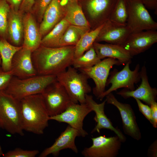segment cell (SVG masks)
<instances>
[{
	"instance_id": "6da1fadb",
	"label": "cell",
	"mask_w": 157,
	"mask_h": 157,
	"mask_svg": "<svg viewBox=\"0 0 157 157\" xmlns=\"http://www.w3.org/2000/svg\"><path fill=\"white\" fill-rule=\"evenodd\" d=\"M74 46L50 47L41 45L32 53V58L37 74L56 76L71 66Z\"/></svg>"
},
{
	"instance_id": "7a4b0ae2",
	"label": "cell",
	"mask_w": 157,
	"mask_h": 157,
	"mask_svg": "<svg viewBox=\"0 0 157 157\" xmlns=\"http://www.w3.org/2000/svg\"><path fill=\"white\" fill-rule=\"evenodd\" d=\"M22 128L37 135L44 133L48 126L49 115L41 94L26 97L20 100Z\"/></svg>"
},
{
	"instance_id": "3957f363",
	"label": "cell",
	"mask_w": 157,
	"mask_h": 157,
	"mask_svg": "<svg viewBox=\"0 0 157 157\" xmlns=\"http://www.w3.org/2000/svg\"><path fill=\"white\" fill-rule=\"evenodd\" d=\"M0 128L12 134L24 135L20 100L0 91Z\"/></svg>"
},
{
	"instance_id": "277c9868",
	"label": "cell",
	"mask_w": 157,
	"mask_h": 157,
	"mask_svg": "<svg viewBox=\"0 0 157 157\" xmlns=\"http://www.w3.org/2000/svg\"><path fill=\"white\" fill-rule=\"evenodd\" d=\"M57 81L65 88L72 101L80 104L86 103L85 95L92 88L88 83V77L72 66L56 76Z\"/></svg>"
},
{
	"instance_id": "5b68a950",
	"label": "cell",
	"mask_w": 157,
	"mask_h": 157,
	"mask_svg": "<svg viewBox=\"0 0 157 157\" xmlns=\"http://www.w3.org/2000/svg\"><path fill=\"white\" fill-rule=\"evenodd\" d=\"M53 75H36L21 79L13 76L5 90L19 100L30 95L41 94L50 84L56 81Z\"/></svg>"
},
{
	"instance_id": "8992f818",
	"label": "cell",
	"mask_w": 157,
	"mask_h": 157,
	"mask_svg": "<svg viewBox=\"0 0 157 157\" xmlns=\"http://www.w3.org/2000/svg\"><path fill=\"white\" fill-rule=\"evenodd\" d=\"M126 24L132 32L156 30L157 23L152 18L142 0H127Z\"/></svg>"
},
{
	"instance_id": "52a82bcc",
	"label": "cell",
	"mask_w": 157,
	"mask_h": 157,
	"mask_svg": "<svg viewBox=\"0 0 157 157\" xmlns=\"http://www.w3.org/2000/svg\"><path fill=\"white\" fill-rule=\"evenodd\" d=\"M41 94L50 117L63 112L73 102L64 87L57 80Z\"/></svg>"
},
{
	"instance_id": "ba28073f",
	"label": "cell",
	"mask_w": 157,
	"mask_h": 157,
	"mask_svg": "<svg viewBox=\"0 0 157 157\" xmlns=\"http://www.w3.org/2000/svg\"><path fill=\"white\" fill-rule=\"evenodd\" d=\"M131 63L129 62L126 63L124 67L120 71L116 70L111 73V75L107 80L106 85L111 84V85L100 97L99 99L100 100L110 93L121 88H126L131 90L135 89V84L141 79L140 65L137 64L134 69L131 70L129 67Z\"/></svg>"
},
{
	"instance_id": "9c48e42d",
	"label": "cell",
	"mask_w": 157,
	"mask_h": 157,
	"mask_svg": "<svg viewBox=\"0 0 157 157\" xmlns=\"http://www.w3.org/2000/svg\"><path fill=\"white\" fill-rule=\"evenodd\" d=\"M92 111L86 103L78 104L72 102L66 109L61 113L49 117V120L59 122H64L78 130L81 136L84 137L88 133L83 128V120L86 116Z\"/></svg>"
},
{
	"instance_id": "30bf717a",
	"label": "cell",
	"mask_w": 157,
	"mask_h": 157,
	"mask_svg": "<svg viewBox=\"0 0 157 157\" xmlns=\"http://www.w3.org/2000/svg\"><path fill=\"white\" fill-rule=\"evenodd\" d=\"M122 65L117 60L106 58L94 66L87 68L78 69L93 80L95 86L93 89L94 94L99 99L105 91V88L110 70L114 65Z\"/></svg>"
},
{
	"instance_id": "8fae6325",
	"label": "cell",
	"mask_w": 157,
	"mask_h": 157,
	"mask_svg": "<svg viewBox=\"0 0 157 157\" xmlns=\"http://www.w3.org/2000/svg\"><path fill=\"white\" fill-rule=\"evenodd\" d=\"M92 144L81 152L85 157H116L121 149L122 142L117 136L100 135L91 138Z\"/></svg>"
},
{
	"instance_id": "7c38bea8",
	"label": "cell",
	"mask_w": 157,
	"mask_h": 157,
	"mask_svg": "<svg viewBox=\"0 0 157 157\" xmlns=\"http://www.w3.org/2000/svg\"><path fill=\"white\" fill-rule=\"evenodd\" d=\"M106 97V102L114 106L119 111L124 133L135 140H140L142 138L141 133L136 122L135 113L131 106L119 101L112 92Z\"/></svg>"
},
{
	"instance_id": "4fadbf2b",
	"label": "cell",
	"mask_w": 157,
	"mask_h": 157,
	"mask_svg": "<svg viewBox=\"0 0 157 157\" xmlns=\"http://www.w3.org/2000/svg\"><path fill=\"white\" fill-rule=\"evenodd\" d=\"M157 42L156 30L132 32L121 45L133 56L142 53Z\"/></svg>"
},
{
	"instance_id": "5bb4252c",
	"label": "cell",
	"mask_w": 157,
	"mask_h": 157,
	"mask_svg": "<svg viewBox=\"0 0 157 157\" xmlns=\"http://www.w3.org/2000/svg\"><path fill=\"white\" fill-rule=\"evenodd\" d=\"M131 33L126 24H119L109 19L104 23L95 42L122 45Z\"/></svg>"
},
{
	"instance_id": "9a60e30c",
	"label": "cell",
	"mask_w": 157,
	"mask_h": 157,
	"mask_svg": "<svg viewBox=\"0 0 157 157\" xmlns=\"http://www.w3.org/2000/svg\"><path fill=\"white\" fill-rule=\"evenodd\" d=\"M85 100L86 103L95 113L94 119L97 124L91 133L97 132L99 133L102 129L110 130L115 133L122 142H125L126 140L125 136L119 129L113 126L112 122L105 113L106 100L101 103L98 104L93 99L92 95L87 94L85 95Z\"/></svg>"
},
{
	"instance_id": "2e32d148",
	"label": "cell",
	"mask_w": 157,
	"mask_h": 157,
	"mask_svg": "<svg viewBox=\"0 0 157 157\" xmlns=\"http://www.w3.org/2000/svg\"><path fill=\"white\" fill-rule=\"evenodd\" d=\"M80 136L81 134L78 130L68 125L52 145L45 149L39 157H46L50 154L57 156L61 151L67 149L77 154L78 150L75 144V139L77 137Z\"/></svg>"
},
{
	"instance_id": "e0dca14e",
	"label": "cell",
	"mask_w": 157,
	"mask_h": 157,
	"mask_svg": "<svg viewBox=\"0 0 157 157\" xmlns=\"http://www.w3.org/2000/svg\"><path fill=\"white\" fill-rule=\"evenodd\" d=\"M140 72L141 82L137 89L132 90L124 89L117 94L125 99L130 97L138 99L150 106L152 102L156 101L157 89L152 88L149 84L145 65Z\"/></svg>"
},
{
	"instance_id": "ac0fdd59",
	"label": "cell",
	"mask_w": 157,
	"mask_h": 157,
	"mask_svg": "<svg viewBox=\"0 0 157 157\" xmlns=\"http://www.w3.org/2000/svg\"><path fill=\"white\" fill-rule=\"evenodd\" d=\"M32 52L22 48L14 56L11 71L13 76L23 79L37 75L32 58Z\"/></svg>"
},
{
	"instance_id": "d6986e66",
	"label": "cell",
	"mask_w": 157,
	"mask_h": 157,
	"mask_svg": "<svg viewBox=\"0 0 157 157\" xmlns=\"http://www.w3.org/2000/svg\"><path fill=\"white\" fill-rule=\"evenodd\" d=\"M23 41L22 46L33 52L41 45L42 37L34 15L28 12L23 16Z\"/></svg>"
},
{
	"instance_id": "ffe728a7",
	"label": "cell",
	"mask_w": 157,
	"mask_h": 157,
	"mask_svg": "<svg viewBox=\"0 0 157 157\" xmlns=\"http://www.w3.org/2000/svg\"><path fill=\"white\" fill-rule=\"evenodd\" d=\"M117 0H89L87 9L95 28L109 19Z\"/></svg>"
},
{
	"instance_id": "44dd1931",
	"label": "cell",
	"mask_w": 157,
	"mask_h": 157,
	"mask_svg": "<svg viewBox=\"0 0 157 157\" xmlns=\"http://www.w3.org/2000/svg\"><path fill=\"white\" fill-rule=\"evenodd\" d=\"M64 8L60 0H52L44 13L39 27L42 36H45L63 18Z\"/></svg>"
},
{
	"instance_id": "7402d4cb",
	"label": "cell",
	"mask_w": 157,
	"mask_h": 157,
	"mask_svg": "<svg viewBox=\"0 0 157 157\" xmlns=\"http://www.w3.org/2000/svg\"><path fill=\"white\" fill-rule=\"evenodd\" d=\"M93 46L98 57L101 60L109 58L117 60L122 64L131 63L133 56L121 45L95 42Z\"/></svg>"
},
{
	"instance_id": "603a6c76",
	"label": "cell",
	"mask_w": 157,
	"mask_h": 157,
	"mask_svg": "<svg viewBox=\"0 0 157 157\" xmlns=\"http://www.w3.org/2000/svg\"><path fill=\"white\" fill-rule=\"evenodd\" d=\"M24 14L11 9L8 14L7 26L8 37L13 45L20 46L23 38ZM8 38V37H7Z\"/></svg>"
},
{
	"instance_id": "cb8c5ba5",
	"label": "cell",
	"mask_w": 157,
	"mask_h": 157,
	"mask_svg": "<svg viewBox=\"0 0 157 157\" xmlns=\"http://www.w3.org/2000/svg\"><path fill=\"white\" fill-rule=\"evenodd\" d=\"M64 8L63 18L70 25L90 28V25L77 1L68 2Z\"/></svg>"
},
{
	"instance_id": "d4e9b609",
	"label": "cell",
	"mask_w": 157,
	"mask_h": 157,
	"mask_svg": "<svg viewBox=\"0 0 157 157\" xmlns=\"http://www.w3.org/2000/svg\"><path fill=\"white\" fill-rule=\"evenodd\" d=\"M70 25L64 18L42 38L41 45L50 47H59V41Z\"/></svg>"
},
{
	"instance_id": "484cf974",
	"label": "cell",
	"mask_w": 157,
	"mask_h": 157,
	"mask_svg": "<svg viewBox=\"0 0 157 157\" xmlns=\"http://www.w3.org/2000/svg\"><path fill=\"white\" fill-rule=\"evenodd\" d=\"M22 46H15L4 39H0V54L1 59V67L5 72L11 70V63L15 54Z\"/></svg>"
},
{
	"instance_id": "4316f807",
	"label": "cell",
	"mask_w": 157,
	"mask_h": 157,
	"mask_svg": "<svg viewBox=\"0 0 157 157\" xmlns=\"http://www.w3.org/2000/svg\"><path fill=\"white\" fill-rule=\"evenodd\" d=\"M90 31V28L70 25L59 41V47L75 46L81 37Z\"/></svg>"
},
{
	"instance_id": "83f0119b",
	"label": "cell",
	"mask_w": 157,
	"mask_h": 157,
	"mask_svg": "<svg viewBox=\"0 0 157 157\" xmlns=\"http://www.w3.org/2000/svg\"><path fill=\"white\" fill-rule=\"evenodd\" d=\"M104 23L86 32L81 37L75 46L74 58L80 56L93 46Z\"/></svg>"
},
{
	"instance_id": "f1b7e54d",
	"label": "cell",
	"mask_w": 157,
	"mask_h": 157,
	"mask_svg": "<svg viewBox=\"0 0 157 157\" xmlns=\"http://www.w3.org/2000/svg\"><path fill=\"white\" fill-rule=\"evenodd\" d=\"M101 60L98 57L93 46L82 55L74 58L71 66L78 70L87 68L94 66Z\"/></svg>"
},
{
	"instance_id": "f546056e",
	"label": "cell",
	"mask_w": 157,
	"mask_h": 157,
	"mask_svg": "<svg viewBox=\"0 0 157 157\" xmlns=\"http://www.w3.org/2000/svg\"><path fill=\"white\" fill-rule=\"evenodd\" d=\"M127 18V0H117L109 19L119 24H126Z\"/></svg>"
},
{
	"instance_id": "4dcf8cb0",
	"label": "cell",
	"mask_w": 157,
	"mask_h": 157,
	"mask_svg": "<svg viewBox=\"0 0 157 157\" xmlns=\"http://www.w3.org/2000/svg\"><path fill=\"white\" fill-rule=\"evenodd\" d=\"M10 9L6 0H0V39L6 40L8 37V18Z\"/></svg>"
},
{
	"instance_id": "1f68e13d",
	"label": "cell",
	"mask_w": 157,
	"mask_h": 157,
	"mask_svg": "<svg viewBox=\"0 0 157 157\" xmlns=\"http://www.w3.org/2000/svg\"><path fill=\"white\" fill-rule=\"evenodd\" d=\"M52 0H35L31 12L35 15L40 22L46 8Z\"/></svg>"
},
{
	"instance_id": "d6a6232c",
	"label": "cell",
	"mask_w": 157,
	"mask_h": 157,
	"mask_svg": "<svg viewBox=\"0 0 157 157\" xmlns=\"http://www.w3.org/2000/svg\"><path fill=\"white\" fill-rule=\"evenodd\" d=\"M39 153V151L37 150H25L20 148H17L3 154V157H35Z\"/></svg>"
},
{
	"instance_id": "836d02e7",
	"label": "cell",
	"mask_w": 157,
	"mask_h": 157,
	"mask_svg": "<svg viewBox=\"0 0 157 157\" xmlns=\"http://www.w3.org/2000/svg\"><path fill=\"white\" fill-rule=\"evenodd\" d=\"M13 76L11 70L5 72L0 66V91L6 90Z\"/></svg>"
},
{
	"instance_id": "e575fe53",
	"label": "cell",
	"mask_w": 157,
	"mask_h": 157,
	"mask_svg": "<svg viewBox=\"0 0 157 157\" xmlns=\"http://www.w3.org/2000/svg\"><path fill=\"white\" fill-rule=\"evenodd\" d=\"M135 99L137 103L139 111L152 124L153 121L150 106L144 104L141 100L135 98Z\"/></svg>"
},
{
	"instance_id": "d590c367",
	"label": "cell",
	"mask_w": 157,
	"mask_h": 157,
	"mask_svg": "<svg viewBox=\"0 0 157 157\" xmlns=\"http://www.w3.org/2000/svg\"><path fill=\"white\" fill-rule=\"evenodd\" d=\"M35 0H23L19 10L23 14L31 12Z\"/></svg>"
},
{
	"instance_id": "8d00e7d4",
	"label": "cell",
	"mask_w": 157,
	"mask_h": 157,
	"mask_svg": "<svg viewBox=\"0 0 157 157\" xmlns=\"http://www.w3.org/2000/svg\"><path fill=\"white\" fill-rule=\"evenodd\" d=\"M151 110L153 123L152 125L155 128L157 127V103L156 101L152 102L150 106Z\"/></svg>"
},
{
	"instance_id": "74e56055",
	"label": "cell",
	"mask_w": 157,
	"mask_h": 157,
	"mask_svg": "<svg viewBox=\"0 0 157 157\" xmlns=\"http://www.w3.org/2000/svg\"><path fill=\"white\" fill-rule=\"evenodd\" d=\"M9 5L10 9L18 11L23 0H6Z\"/></svg>"
},
{
	"instance_id": "f35d334b",
	"label": "cell",
	"mask_w": 157,
	"mask_h": 157,
	"mask_svg": "<svg viewBox=\"0 0 157 157\" xmlns=\"http://www.w3.org/2000/svg\"><path fill=\"white\" fill-rule=\"evenodd\" d=\"M148 156L149 157H157V141L156 140L149 148Z\"/></svg>"
},
{
	"instance_id": "ab89813d",
	"label": "cell",
	"mask_w": 157,
	"mask_h": 157,
	"mask_svg": "<svg viewBox=\"0 0 157 157\" xmlns=\"http://www.w3.org/2000/svg\"><path fill=\"white\" fill-rule=\"evenodd\" d=\"M146 7L148 8L155 10L157 14V0H142Z\"/></svg>"
},
{
	"instance_id": "60d3db41",
	"label": "cell",
	"mask_w": 157,
	"mask_h": 157,
	"mask_svg": "<svg viewBox=\"0 0 157 157\" xmlns=\"http://www.w3.org/2000/svg\"><path fill=\"white\" fill-rule=\"evenodd\" d=\"M3 154L2 148L0 144V157L3 156Z\"/></svg>"
},
{
	"instance_id": "b9f144b4",
	"label": "cell",
	"mask_w": 157,
	"mask_h": 157,
	"mask_svg": "<svg viewBox=\"0 0 157 157\" xmlns=\"http://www.w3.org/2000/svg\"><path fill=\"white\" fill-rule=\"evenodd\" d=\"M68 2L77 1L78 0H67Z\"/></svg>"
},
{
	"instance_id": "7bdbcfd3",
	"label": "cell",
	"mask_w": 157,
	"mask_h": 157,
	"mask_svg": "<svg viewBox=\"0 0 157 157\" xmlns=\"http://www.w3.org/2000/svg\"><path fill=\"white\" fill-rule=\"evenodd\" d=\"M1 57L0 56V65H1Z\"/></svg>"
},
{
	"instance_id": "ee69618b",
	"label": "cell",
	"mask_w": 157,
	"mask_h": 157,
	"mask_svg": "<svg viewBox=\"0 0 157 157\" xmlns=\"http://www.w3.org/2000/svg\"></svg>"
}]
</instances>
